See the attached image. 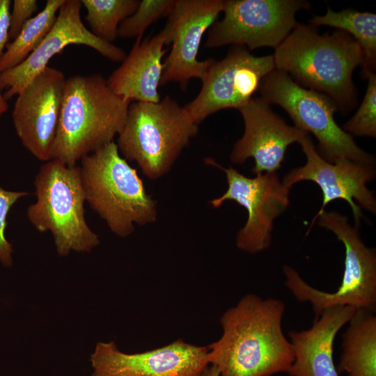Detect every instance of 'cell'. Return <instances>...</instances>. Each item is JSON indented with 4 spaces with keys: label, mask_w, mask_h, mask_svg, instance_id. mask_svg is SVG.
I'll return each mask as SVG.
<instances>
[{
    "label": "cell",
    "mask_w": 376,
    "mask_h": 376,
    "mask_svg": "<svg viewBox=\"0 0 376 376\" xmlns=\"http://www.w3.org/2000/svg\"><path fill=\"white\" fill-rule=\"evenodd\" d=\"M274 69L272 54L256 56L244 47L233 46L222 59L213 58L201 79L199 93L185 107L198 125L220 110H239Z\"/></svg>",
    "instance_id": "11"
},
{
    "label": "cell",
    "mask_w": 376,
    "mask_h": 376,
    "mask_svg": "<svg viewBox=\"0 0 376 376\" xmlns=\"http://www.w3.org/2000/svg\"><path fill=\"white\" fill-rule=\"evenodd\" d=\"M81 5L80 0H65L53 26L39 45L22 63L0 73V89L6 90L3 96L6 100L18 95L47 67L50 59L68 45L88 46L115 62L125 59L127 54L122 48L100 39L86 29L81 19Z\"/></svg>",
    "instance_id": "14"
},
{
    "label": "cell",
    "mask_w": 376,
    "mask_h": 376,
    "mask_svg": "<svg viewBox=\"0 0 376 376\" xmlns=\"http://www.w3.org/2000/svg\"><path fill=\"white\" fill-rule=\"evenodd\" d=\"M244 130L234 144L230 159L234 164L254 159L255 175L274 173L281 167L290 145L308 134L290 126L260 97H253L239 109Z\"/></svg>",
    "instance_id": "17"
},
{
    "label": "cell",
    "mask_w": 376,
    "mask_h": 376,
    "mask_svg": "<svg viewBox=\"0 0 376 376\" xmlns=\"http://www.w3.org/2000/svg\"><path fill=\"white\" fill-rule=\"evenodd\" d=\"M275 69L299 85L327 95L338 111L347 114L358 102L353 72L364 64V54L349 33L320 34L315 26L299 24L274 49Z\"/></svg>",
    "instance_id": "2"
},
{
    "label": "cell",
    "mask_w": 376,
    "mask_h": 376,
    "mask_svg": "<svg viewBox=\"0 0 376 376\" xmlns=\"http://www.w3.org/2000/svg\"><path fill=\"white\" fill-rule=\"evenodd\" d=\"M10 6V0H0V59L9 40Z\"/></svg>",
    "instance_id": "28"
},
{
    "label": "cell",
    "mask_w": 376,
    "mask_h": 376,
    "mask_svg": "<svg viewBox=\"0 0 376 376\" xmlns=\"http://www.w3.org/2000/svg\"><path fill=\"white\" fill-rule=\"evenodd\" d=\"M80 175L86 201L112 233L120 237L157 220V203L149 195L136 169L111 142L81 159Z\"/></svg>",
    "instance_id": "4"
},
{
    "label": "cell",
    "mask_w": 376,
    "mask_h": 376,
    "mask_svg": "<svg viewBox=\"0 0 376 376\" xmlns=\"http://www.w3.org/2000/svg\"><path fill=\"white\" fill-rule=\"evenodd\" d=\"M131 102L115 93L100 74L66 78L51 159L68 166L107 144L122 131Z\"/></svg>",
    "instance_id": "3"
},
{
    "label": "cell",
    "mask_w": 376,
    "mask_h": 376,
    "mask_svg": "<svg viewBox=\"0 0 376 376\" xmlns=\"http://www.w3.org/2000/svg\"><path fill=\"white\" fill-rule=\"evenodd\" d=\"M65 0H47L44 8L30 18L17 37L6 46L0 59V73L22 63L39 45L53 26Z\"/></svg>",
    "instance_id": "22"
},
{
    "label": "cell",
    "mask_w": 376,
    "mask_h": 376,
    "mask_svg": "<svg viewBox=\"0 0 376 376\" xmlns=\"http://www.w3.org/2000/svg\"><path fill=\"white\" fill-rule=\"evenodd\" d=\"M342 336V352L336 370L347 376H376V316L357 309Z\"/></svg>",
    "instance_id": "20"
},
{
    "label": "cell",
    "mask_w": 376,
    "mask_h": 376,
    "mask_svg": "<svg viewBox=\"0 0 376 376\" xmlns=\"http://www.w3.org/2000/svg\"><path fill=\"white\" fill-rule=\"evenodd\" d=\"M86 10V19L91 32L100 39L112 43L120 24L136 10L139 0H81Z\"/></svg>",
    "instance_id": "23"
},
{
    "label": "cell",
    "mask_w": 376,
    "mask_h": 376,
    "mask_svg": "<svg viewBox=\"0 0 376 376\" xmlns=\"http://www.w3.org/2000/svg\"><path fill=\"white\" fill-rule=\"evenodd\" d=\"M357 308L338 306L324 309L313 325L299 331H290L294 361L287 373L290 376H340L333 359L334 343L339 330Z\"/></svg>",
    "instance_id": "19"
},
{
    "label": "cell",
    "mask_w": 376,
    "mask_h": 376,
    "mask_svg": "<svg viewBox=\"0 0 376 376\" xmlns=\"http://www.w3.org/2000/svg\"><path fill=\"white\" fill-rule=\"evenodd\" d=\"M65 80L61 70L47 66L17 95L13 107V122L19 139L40 161L51 160Z\"/></svg>",
    "instance_id": "15"
},
{
    "label": "cell",
    "mask_w": 376,
    "mask_h": 376,
    "mask_svg": "<svg viewBox=\"0 0 376 376\" xmlns=\"http://www.w3.org/2000/svg\"><path fill=\"white\" fill-rule=\"evenodd\" d=\"M367 88L354 116L341 128L351 136L376 137V74L368 72Z\"/></svg>",
    "instance_id": "25"
},
{
    "label": "cell",
    "mask_w": 376,
    "mask_h": 376,
    "mask_svg": "<svg viewBox=\"0 0 376 376\" xmlns=\"http://www.w3.org/2000/svg\"><path fill=\"white\" fill-rule=\"evenodd\" d=\"M176 0H141L135 12L119 26L122 38L143 36L146 30L159 19L168 16Z\"/></svg>",
    "instance_id": "24"
},
{
    "label": "cell",
    "mask_w": 376,
    "mask_h": 376,
    "mask_svg": "<svg viewBox=\"0 0 376 376\" xmlns=\"http://www.w3.org/2000/svg\"><path fill=\"white\" fill-rule=\"evenodd\" d=\"M205 162L222 170L228 183L224 194L210 201V205L218 208L226 201H234L247 211L246 222L236 236L237 247L251 254L268 249L274 222L290 205V189L283 184L277 172L248 178L233 167L221 166L212 158L205 159Z\"/></svg>",
    "instance_id": "10"
},
{
    "label": "cell",
    "mask_w": 376,
    "mask_h": 376,
    "mask_svg": "<svg viewBox=\"0 0 376 376\" xmlns=\"http://www.w3.org/2000/svg\"><path fill=\"white\" fill-rule=\"evenodd\" d=\"M185 106L169 95L158 102L130 103L117 146L125 159L155 180L166 174L198 132Z\"/></svg>",
    "instance_id": "5"
},
{
    "label": "cell",
    "mask_w": 376,
    "mask_h": 376,
    "mask_svg": "<svg viewBox=\"0 0 376 376\" xmlns=\"http://www.w3.org/2000/svg\"><path fill=\"white\" fill-rule=\"evenodd\" d=\"M8 109L7 100L5 99L3 94L0 89V116L3 115Z\"/></svg>",
    "instance_id": "30"
},
{
    "label": "cell",
    "mask_w": 376,
    "mask_h": 376,
    "mask_svg": "<svg viewBox=\"0 0 376 376\" xmlns=\"http://www.w3.org/2000/svg\"><path fill=\"white\" fill-rule=\"evenodd\" d=\"M311 25L328 26L343 31L352 36L364 54L363 75L375 72L376 68V15L359 12L353 8L334 11L328 7L323 15H315L308 20Z\"/></svg>",
    "instance_id": "21"
},
{
    "label": "cell",
    "mask_w": 376,
    "mask_h": 376,
    "mask_svg": "<svg viewBox=\"0 0 376 376\" xmlns=\"http://www.w3.org/2000/svg\"><path fill=\"white\" fill-rule=\"evenodd\" d=\"M207 354V346L182 339L136 354L122 352L113 341L99 342L91 356V376H202Z\"/></svg>",
    "instance_id": "16"
},
{
    "label": "cell",
    "mask_w": 376,
    "mask_h": 376,
    "mask_svg": "<svg viewBox=\"0 0 376 376\" xmlns=\"http://www.w3.org/2000/svg\"><path fill=\"white\" fill-rule=\"evenodd\" d=\"M331 230L345 248L344 270L339 287L333 292L307 283L290 265H283L285 285L299 302H308L318 318L328 308L349 306L375 312L376 309V250L366 246L358 228L339 212L322 211L311 221Z\"/></svg>",
    "instance_id": "7"
},
{
    "label": "cell",
    "mask_w": 376,
    "mask_h": 376,
    "mask_svg": "<svg viewBox=\"0 0 376 376\" xmlns=\"http://www.w3.org/2000/svg\"><path fill=\"white\" fill-rule=\"evenodd\" d=\"M310 8L303 0H226L224 17L207 30L205 46L275 49L297 24L296 13Z\"/></svg>",
    "instance_id": "9"
},
{
    "label": "cell",
    "mask_w": 376,
    "mask_h": 376,
    "mask_svg": "<svg viewBox=\"0 0 376 376\" xmlns=\"http://www.w3.org/2000/svg\"><path fill=\"white\" fill-rule=\"evenodd\" d=\"M224 0H176L165 26L171 52L163 61L160 86L178 83L185 91L191 79L203 77L213 58L199 61L203 36L217 20Z\"/></svg>",
    "instance_id": "13"
},
{
    "label": "cell",
    "mask_w": 376,
    "mask_h": 376,
    "mask_svg": "<svg viewBox=\"0 0 376 376\" xmlns=\"http://www.w3.org/2000/svg\"><path fill=\"white\" fill-rule=\"evenodd\" d=\"M34 187L36 201L28 207L27 217L37 230L52 233L60 256L90 252L100 244L85 219L79 166L47 161L36 174Z\"/></svg>",
    "instance_id": "6"
},
{
    "label": "cell",
    "mask_w": 376,
    "mask_h": 376,
    "mask_svg": "<svg viewBox=\"0 0 376 376\" xmlns=\"http://www.w3.org/2000/svg\"><path fill=\"white\" fill-rule=\"evenodd\" d=\"M285 304L247 294L220 318L221 337L208 345L209 364L220 376H272L287 373L294 361L284 335Z\"/></svg>",
    "instance_id": "1"
},
{
    "label": "cell",
    "mask_w": 376,
    "mask_h": 376,
    "mask_svg": "<svg viewBox=\"0 0 376 376\" xmlns=\"http://www.w3.org/2000/svg\"><path fill=\"white\" fill-rule=\"evenodd\" d=\"M202 376H220V373L216 366L211 365L207 368Z\"/></svg>",
    "instance_id": "29"
},
{
    "label": "cell",
    "mask_w": 376,
    "mask_h": 376,
    "mask_svg": "<svg viewBox=\"0 0 376 376\" xmlns=\"http://www.w3.org/2000/svg\"><path fill=\"white\" fill-rule=\"evenodd\" d=\"M38 10L36 0H15L10 13L9 40H14L20 32L24 24Z\"/></svg>",
    "instance_id": "27"
},
{
    "label": "cell",
    "mask_w": 376,
    "mask_h": 376,
    "mask_svg": "<svg viewBox=\"0 0 376 376\" xmlns=\"http://www.w3.org/2000/svg\"><path fill=\"white\" fill-rule=\"evenodd\" d=\"M166 45L169 36L165 26L152 37H138L121 65L107 79L111 90L130 102H158Z\"/></svg>",
    "instance_id": "18"
},
{
    "label": "cell",
    "mask_w": 376,
    "mask_h": 376,
    "mask_svg": "<svg viewBox=\"0 0 376 376\" xmlns=\"http://www.w3.org/2000/svg\"><path fill=\"white\" fill-rule=\"evenodd\" d=\"M27 194V191H8L0 187V263L6 267H11L13 263V246L5 236L7 217L15 203Z\"/></svg>",
    "instance_id": "26"
},
{
    "label": "cell",
    "mask_w": 376,
    "mask_h": 376,
    "mask_svg": "<svg viewBox=\"0 0 376 376\" xmlns=\"http://www.w3.org/2000/svg\"><path fill=\"white\" fill-rule=\"evenodd\" d=\"M258 91L268 104L285 110L295 127L313 134L318 142L317 150L327 162L374 164L375 157L361 148L338 125L334 118L337 107L327 95L299 85L276 69L263 78Z\"/></svg>",
    "instance_id": "8"
},
{
    "label": "cell",
    "mask_w": 376,
    "mask_h": 376,
    "mask_svg": "<svg viewBox=\"0 0 376 376\" xmlns=\"http://www.w3.org/2000/svg\"><path fill=\"white\" fill-rule=\"evenodd\" d=\"M298 143L306 162L304 166L289 171L283 177L282 182L289 189L305 180L317 184L322 191V203L315 216L325 210L327 204L337 199L344 200L350 205L356 228H359L363 218L361 208L375 214L376 199L367 187L376 175L374 164L347 160L329 163L320 155L309 134L303 136Z\"/></svg>",
    "instance_id": "12"
}]
</instances>
